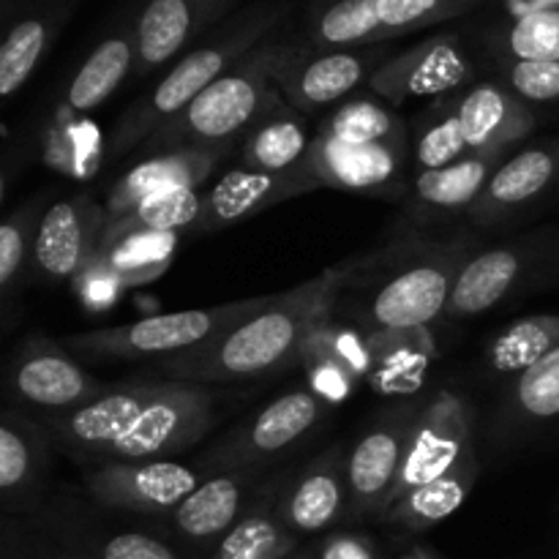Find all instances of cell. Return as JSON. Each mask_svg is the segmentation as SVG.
I'll list each match as a JSON object with an SVG mask.
<instances>
[{
	"mask_svg": "<svg viewBox=\"0 0 559 559\" xmlns=\"http://www.w3.org/2000/svg\"><path fill=\"white\" fill-rule=\"evenodd\" d=\"M358 265L360 260H347L289 293L271 295L265 309L213 342L158 360V374L175 382L213 385L284 369L289 360L304 355L317 333L328 325Z\"/></svg>",
	"mask_w": 559,
	"mask_h": 559,
	"instance_id": "1",
	"label": "cell"
},
{
	"mask_svg": "<svg viewBox=\"0 0 559 559\" xmlns=\"http://www.w3.org/2000/svg\"><path fill=\"white\" fill-rule=\"evenodd\" d=\"M469 257L459 243L409 238L360 260L355 320L385 333L418 331L445 314L453 284Z\"/></svg>",
	"mask_w": 559,
	"mask_h": 559,
	"instance_id": "2",
	"label": "cell"
},
{
	"mask_svg": "<svg viewBox=\"0 0 559 559\" xmlns=\"http://www.w3.org/2000/svg\"><path fill=\"white\" fill-rule=\"evenodd\" d=\"M535 126L530 104L511 87L480 82L429 107L409 126V167L418 175L478 153H511Z\"/></svg>",
	"mask_w": 559,
	"mask_h": 559,
	"instance_id": "3",
	"label": "cell"
},
{
	"mask_svg": "<svg viewBox=\"0 0 559 559\" xmlns=\"http://www.w3.org/2000/svg\"><path fill=\"white\" fill-rule=\"evenodd\" d=\"M282 49V44L251 49L136 151L156 156L180 147L235 145L238 136L249 134L251 126L282 98L273 85V66Z\"/></svg>",
	"mask_w": 559,
	"mask_h": 559,
	"instance_id": "4",
	"label": "cell"
},
{
	"mask_svg": "<svg viewBox=\"0 0 559 559\" xmlns=\"http://www.w3.org/2000/svg\"><path fill=\"white\" fill-rule=\"evenodd\" d=\"M267 300L271 298H251L213 306V309L173 311V314L147 317V320L131 322V325L76 333V336L63 338V349L91 360L173 358V355L202 347L227 333L229 328L240 325L251 314L265 309Z\"/></svg>",
	"mask_w": 559,
	"mask_h": 559,
	"instance_id": "5",
	"label": "cell"
},
{
	"mask_svg": "<svg viewBox=\"0 0 559 559\" xmlns=\"http://www.w3.org/2000/svg\"><path fill=\"white\" fill-rule=\"evenodd\" d=\"M262 27H246L235 36L218 38L216 44L194 49L178 60L173 71L147 93L145 98L126 109L109 134V153L112 156H126L136 151L145 140H151L167 120L183 112L205 87H211L218 76L227 74L238 60L251 52V41L260 36Z\"/></svg>",
	"mask_w": 559,
	"mask_h": 559,
	"instance_id": "6",
	"label": "cell"
},
{
	"mask_svg": "<svg viewBox=\"0 0 559 559\" xmlns=\"http://www.w3.org/2000/svg\"><path fill=\"white\" fill-rule=\"evenodd\" d=\"M213 420L216 396L205 385L169 380L162 396L98 456L93 467L115 462H158L183 453L213 429Z\"/></svg>",
	"mask_w": 559,
	"mask_h": 559,
	"instance_id": "7",
	"label": "cell"
},
{
	"mask_svg": "<svg viewBox=\"0 0 559 559\" xmlns=\"http://www.w3.org/2000/svg\"><path fill=\"white\" fill-rule=\"evenodd\" d=\"M409 140L377 142V145H349L317 131L298 178L309 191L338 189L371 197L407 194Z\"/></svg>",
	"mask_w": 559,
	"mask_h": 559,
	"instance_id": "8",
	"label": "cell"
},
{
	"mask_svg": "<svg viewBox=\"0 0 559 559\" xmlns=\"http://www.w3.org/2000/svg\"><path fill=\"white\" fill-rule=\"evenodd\" d=\"M325 399L309 388H298L284 396L273 399L251 420L235 426L216 448L205 456L202 467L207 473H227V469L260 467L278 453L289 451L311 435L325 418Z\"/></svg>",
	"mask_w": 559,
	"mask_h": 559,
	"instance_id": "9",
	"label": "cell"
},
{
	"mask_svg": "<svg viewBox=\"0 0 559 559\" xmlns=\"http://www.w3.org/2000/svg\"><path fill=\"white\" fill-rule=\"evenodd\" d=\"M544 265H559V238L555 235H533L527 240L480 251L459 271L445 314L456 320L491 311L522 284L535 278Z\"/></svg>",
	"mask_w": 559,
	"mask_h": 559,
	"instance_id": "10",
	"label": "cell"
},
{
	"mask_svg": "<svg viewBox=\"0 0 559 559\" xmlns=\"http://www.w3.org/2000/svg\"><path fill=\"white\" fill-rule=\"evenodd\" d=\"M205 467L158 459V462H115L98 464L85 473V486L102 506L118 511L167 516L202 480Z\"/></svg>",
	"mask_w": 559,
	"mask_h": 559,
	"instance_id": "11",
	"label": "cell"
},
{
	"mask_svg": "<svg viewBox=\"0 0 559 559\" xmlns=\"http://www.w3.org/2000/svg\"><path fill=\"white\" fill-rule=\"evenodd\" d=\"M473 459V424H469L467 407L453 393H442L424 413H418L413 440H409L407 456H404L402 473L393 486L388 508L418 486L431 484V480L464 467Z\"/></svg>",
	"mask_w": 559,
	"mask_h": 559,
	"instance_id": "12",
	"label": "cell"
},
{
	"mask_svg": "<svg viewBox=\"0 0 559 559\" xmlns=\"http://www.w3.org/2000/svg\"><path fill=\"white\" fill-rule=\"evenodd\" d=\"M167 382H131L107 388L85 407L66 415H49L44 429L49 440L76 462L96 464L98 456L134 426V420L164 393Z\"/></svg>",
	"mask_w": 559,
	"mask_h": 559,
	"instance_id": "13",
	"label": "cell"
},
{
	"mask_svg": "<svg viewBox=\"0 0 559 559\" xmlns=\"http://www.w3.org/2000/svg\"><path fill=\"white\" fill-rule=\"evenodd\" d=\"M380 69V55L374 49H328L311 55L295 47H284L273 66V85L284 102L298 112L338 104Z\"/></svg>",
	"mask_w": 559,
	"mask_h": 559,
	"instance_id": "14",
	"label": "cell"
},
{
	"mask_svg": "<svg viewBox=\"0 0 559 559\" xmlns=\"http://www.w3.org/2000/svg\"><path fill=\"white\" fill-rule=\"evenodd\" d=\"M260 489V467L213 473L167 513L164 522L175 538L207 559L224 535L246 516Z\"/></svg>",
	"mask_w": 559,
	"mask_h": 559,
	"instance_id": "15",
	"label": "cell"
},
{
	"mask_svg": "<svg viewBox=\"0 0 559 559\" xmlns=\"http://www.w3.org/2000/svg\"><path fill=\"white\" fill-rule=\"evenodd\" d=\"M473 80V63L456 38H429L407 52L380 63L369 76V87L388 104H407L413 98L451 96Z\"/></svg>",
	"mask_w": 559,
	"mask_h": 559,
	"instance_id": "16",
	"label": "cell"
},
{
	"mask_svg": "<svg viewBox=\"0 0 559 559\" xmlns=\"http://www.w3.org/2000/svg\"><path fill=\"white\" fill-rule=\"evenodd\" d=\"M415 415H393L374 429L366 431L347 456V484H349V516L366 519L385 513L388 500L393 495L409 440H413Z\"/></svg>",
	"mask_w": 559,
	"mask_h": 559,
	"instance_id": "17",
	"label": "cell"
},
{
	"mask_svg": "<svg viewBox=\"0 0 559 559\" xmlns=\"http://www.w3.org/2000/svg\"><path fill=\"white\" fill-rule=\"evenodd\" d=\"M104 391L107 385H102L69 353L52 344L22 349L9 369L11 396L49 415L74 413Z\"/></svg>",
	"mask_w": 559,
	"mask_h": 559,
	"instance_id": "18",
	"label": "cell"
},
{
	"mask_svg": "<svg viewBox=\"0 0 559 559\" xmlns=\"http://www.w3.org/2000/svg\"><path fill=\"white\" fill-rule=\"evenodd\" d=\"M104 235V207L63 200L41 213L33 240V265L47 282L66 284L87 271Z\"/></svg>",
	"mask_w": 559,
	"mask_h": 559,
	"instance_id": "19",
	"label": "cell"
},
{
	"mask_svg": "<svg viewBox=\"0 0 559 559\" xmlns=\"http://www.w3.org/2000/svg\"><path fill=\"white\" fill-rule=\"evenodd\" d=\"M559 186V136L511 153L497 167L467 218L478 227H497Z\"/></svg>",
	"mask_w": 559,
	"mask_h": 559,
	"instance_id": "20",
	"label": "cell"
},
{
	"mask_svg": "<svg viewBox=\"0 0 559 559\" xmlns=\"http://www.w3.org/2000/svg\"><path fill=\"white\" fill-rule=\"evenodd\" d=\"M229 151L233 145L180 147V151L145 156L109 189L107 202H104V227L123 218L131 207L158 191L186 189V186L202 189V183L229 156Z\"/></svg>",
	"mask_w": 559,
	"mask_h": 559,
	"instance_id": "21",
	"label": "cell"
},
{
	"mask_svg": "<svg viewBox=\"0 0 559 559\" xmlns=\"http://www.w3.org/2000/svg\"><path fill=\"white\" fill-rule=\"evenodd\" d=\"M349 506L347 464H342L336 451L311 464L298 478H284L276 500L278 516L295 538L336 527L349 516Z\"/></svg>",
	"mask_w": 559,
	"mask_h": 559,
	"instance_id": "22",
	"label": "cell"
},
{
	"mask_svg": "<svg viewBox=\"0 0 559 559\" xmlns=\"http://www.w3.org/2000/svg\"><path fill=\"white\" fill-rule=\"evenodd\" d=\"M511 153H478L448 167L429 169L409 178L407 207L413 216L448 218L469 213L491 175Z\"/></svg>",
	"mask_w": 559,
	"mask_h": 559,
	"instance_id": "23",
	"label": "cell"
},
{
	"mask_svg": "<svg viewBox=\"0 0 559 559\" xmlns=\"http://www.w3.org/2000/svg\"><path fill=\"white\" fill-rule=\"evenodd\" d=\"M306 186L298 175H271L251 169L246 164L229 169L227 175L216 180L211 191L205 194V211L197 227L202 233L229 227L276 202L289 200V197L306 194Z\"/></svg>",
	"mask_w": 559,
	"mask_h": 559,
	"instance_id": "24",
	"label": "cell"
},
{
	"mask_svg": "<svg viewBox=\"0 0 559 559\" xmlns=\"http://www.w3.org/2000/svg\"><path fill=\"white\" fill-rule=\"evenodd\" d=\"M282 484L284 478L262 484L246 516L224 535L207 559H293L298 555L300 538L284 527L276 511Z\"/></svg>",
	"mask_w": 559,
	"mask_h": 559,
	"instance_id": "25",
	"label": "cell"
},
{
	"mask_svg": "<svg viewBox=\"0 0 559 559\" xmlns=\"http://www.w3.org/2000/svg\"><path fill=\"white\" fill-rule=\"evenodd\" d=\"M314 136L304 115L289 107L282 96L246 134L243 164L260 173L295 175Z\"/></svg>",
	"mask_w": 559,
	"mask_h": 559,
	"instance_id": "26",
	"label": "cell"
},
{
	"mask_svg": "<svg viewBox=\"0 0 559 559\" xmlns=\"http://www.w3.org/2000/svg\"><path fill=\"white\" fill-rule=\"evenodd\" d=\"M47 464V429L16 409H5L0 420V491L5 502H25L41 480Z\"/></svg>",
	"mask_w": 559,
	"mask_h": 559,
	"instance_id": "27",
	"label": "cell"
},
{
	"mask_svg": "<svg viewBox=\"0 0 559 559\" xmlns=\"http://www.w3.org/2000/svg\"><path fill=\"white\" fill-rule=\"evenodd\" d=\"M478 475V459H473L464 467L453 469V473L404 495L402 500L388 508L382 522H388L391 527L407 530V533H420V530L435 527V524L445 522L448 516H453L464 506Z\"/></svg>",
	"mask_w": 559,
	"mask_h": 559,
	"instance_id": "28",
	"label": "cell"
},
{
	"mask_svg": "<svg viewBox=\"0 0 559 559\" xmlns=\"http://www.w3.org/2000/svg\"><path fill=\"white\" fill-rule=\"evenodd\" d=\"M205 194L207 191L186 186V189H169L145 197V200H142L140 205L131 207L123 218H118L115 224L104 227L98 249L134 233L178 235L180 229L197 227L202 218V211H205Z\"/></svg>",
	"mask_w": 559,
	"mask_h": 559,
	"instance_id": "29",
	"label": "cell"
},
{
	"mask_svg": "<svg viewBox=\"0 0 559 559\" xmlns=\"http://www.w3.org/2000/svg\"><path fill=\"white\" fill-rule=\"evenodd\" d=\"M136 63V41H129L123 36L107 38L98 44L80 71L71 80L69 93H66V104L71 112H93L98 104L107 102L120 82L129 76V71Z\"/></svg>",
	"mask_w": 559,
	"mask_h": 559,
	"instance_id": "30",
	"label": "cell"
},
{
	"mask_svg": "<svg viewBox=\"0 0 559 559\" xmlns=\"http://www.w3.org/2000/svg\"><path fill=\"white\" fill-rule=\"evenodd\" d=\"M194 33V5L189 0H151L136 22V66L140 74L158 69L183 49Z\"/></svg>",
	"mask_w": 559,
	"mask_h": 559,
	"instance_id": "31",
	"label": "cell"
},
{
	"mask_svg": "<svg viewBox=\"0 0 559 559\" xmlns=\"http://www.w3.org/2000/svg\"><path fill=\"white\" fill-rule=\"evenodd\" d=\"M320 134L349 145H377V142L409 140V126L388 107V102L371 96L342 102L320 126Z\"/></svg>",
	"mask_w": 559,
	"mask_h": 559,
	"instance_id": "32",
	"label": "cell"
},
{
	"mask_svg": "<svg viewBox=\"0 0 559 559\" xmlns=\"http://www.w3.org/2000/svg\"><path fill=\"white\" fill-rule=\"evenodd\" d=\"M559 347V314L516 320L489 347V366L500 377H519Z\"/></svg>",
	"mask_w": 559,
	"mask_h": 559,
	"instance_id": "33",
	"label": "cell"
},
{
	"mask_svg": "<svg viewBox=\"0 0 559 559\" xmlns=\"http://www.w3.org/2000/svg\"><path fill=\"white\" fill-rule=\"evenodd\" d=\"M175 254V235L164 233H134L115 243L102 246L93 257L96 265L112 271L115 276L131 278V284L151 278L169 265Z\"/></svg>",
	"mask_w": 559,
	"mask_h": 559,
	"instance_id": "34",
	"label": "cell"
},
{
	"mask_svg": "<svg viewBox=\"0 0 559 559\" xmlns=\"http://www.w3.org/2000/svg\"><path fill=\"white\" fill-rule=\"evenodd\" d=\"M317 47L347 49L355 44L380 41L382 22L377 0H338L317 22Z\"/></svg>",
	"mask_w": 559,
	"mask_h": 559,
	"instance_id": "35",
	"label": "cell"
},
{
	"mask_svg": "<svg viewBox=\"0 0 559 559\" xmlns=\"http://www.w3.org/2000/svg\"><path fill=\"white\" fill-rule=\"evenodd\" d=\"M511 402L522 424L559 420V347L513 380Z\"/></svg>",
	"mask_w": 559,
	"mask_h": 559,
	"instance_id": "36",
	"label": "cell"
},
{
	"mask_svg": "<svg viewBox=\"0 0 559 559\" xmlns=\"http://www.w3.org/2000/svg\"><path fill=\"white\" fill-rule=\"evenodd\" d=\"M47 47V25L41 20H22L0 47V96L11 98L41 60Z\"/></svg>",
	"mask_w": 559,
	"mask_h": 559,
	"instance_id": "37",
	"label": "cell"
},
{
	"mask_svg": "<svg viewBox=\"0 0 559 559\" xmlns=\"http://www.w3.org/2000/svg\"><path fill=\"white\" fill-rule=\"evenodd\" d=\"M506 47L513 60H559V9H538L524 14L508 31Z\"/></svg>",
	"mask_w": 559,
	"mask_h": 559,
	"instance_id": "38",
	"label": "cell"
},
{
	"mask_svg": "<svg viewBox=\"0 0 559 559\" xmlns=\"http://www.w3.org/2000/svg\"><path fill=\"white\" fill-rule=\"evenodd\" d=\"M467 3H473V0H377L382 36H396L409 27L445 20V16L462 11Z\"/></svg>",
	"mask_w": 559,
	"mask_h": 559,
	"instance_id": "39",
	"label": "cell"
},
{
	"mask_svg": "<svg viewBox=\"0 0 559 559\" xmlns=\"http://www.w3.org/2000/svg\"><path fill=\"white\" fill-rule=\"evenodd\" d=\"M36 227L38 224L31 207H25V211H16L0 229V289L3 295L14 289L16 278L25 267L27 249H33V240H36Z\"/></svg>",
	"mask_w": 559,
	"mask_h": 559,
	"instance_id": "40",
	"label": "cell"
},
{
	"mask_svg": "<svg viewBox=\"0 0 559 559\" xmlns=\"http://www.w3.org/2000/svg\"><path fill=\"white\" fill-rule=\"evenodd\" d=\"M508 87L524 104L559 102V60H513Z\"/></svg>",
	"mask_w": 559,
	"mask_h": 559,
	"instance_id": "41",
	"label": "cell"
},
{
	"mask_svg": "<svg viewBox=\"0 0 559 559\" xmlns=\"http://www.w3.org/2000/svg\"><path fill=\"white\" fill-rule=\"evenodd\" d=\"M96 559H183L173 546L164 544L162 538L147 533H136V530H126V533L104 535L93 544V555Z\"/></svg>",
	"mask_w": 559,
	"mask_h": 559,
	"instance_id": "42",
	"label": "cell"
},
{
	"mask_svg": "<svg viewBox=\"0 0 559 559\" xmlns=\"http://www.w3.org/2000/svg\"><path fill=\"white\" fill-rule=\"evenodd\" d=\"M314 559H380L374 540L360 533H336L320 544Z\"/></svg>",
	"mask_w": 559,
	"mask_h": 559,
	"instance_id": "43",
	"label": "cell"
},
{
	"mask_svg": "<svg viewBox=\"0 0 559 559\" xmlns=\"http://www.w3.org/2000/svg\"><path fill=\"white\" fill-rule=\"evenodd\" d=\"M60 559H96V557H91V555H63Z\"/></svg>",
	"mask_w": 559,
	"mask_h": 559,
	"instance_id": "44",
	"label": "cell"
},
{
	"mask_svg": "<svg viewBox=\"0 0 559 559\" xmlns=\"http://www.w3.org/2000/svg\"><path fill=\"white\" fill-rule=\"evenodd\" d=\"M404 559H429V557H426L424 551H413V555H407Z\"/></svg>",
	"mask_w": 559,
	"mask_h": 559,
	"instance_id": "45",
	"label": "cell"
},
{
	"mask_svg": "<svg viewBox=\"0 0 559 559\" xmlns=\"http://www.w3.org/2000/svg\"><path fill=\"white\" fill-rule=\"evenodd\" d=\"M293 559H314V557H311V555H295Z\"/></svg>",
	"mask_w": 559,
	"mask_h": 559,
	"instance_id": "46",
	"label": "cell"
}]
</instances>
